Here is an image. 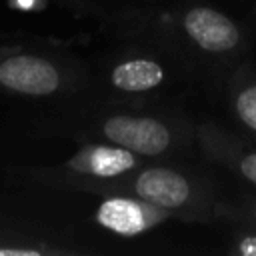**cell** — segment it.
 Segmentation results:
<instances>
[{
	"instance_id": "8992f818",
	"label": "cell",
	"mask_w": 256,
	"mask_h": 256,
	"mask_svg": "<svg viewBox=\"0 0 256 256\" xmlns=\"http://www.w3.org/2000/svg\"><path fill=\"white\" fill-rule=\"evenodd\" d=\"M92 212V222L104 232L118 238L142 236L166 220L172 214L160 206H154L138 196L130 194H104Z\"/></svg>"
},
{
	"instance_id": "30bf717a",
	"label": "cell",
	"mask_w": 256,
	"mask_h": 256,
	"mask_svg": "<svg viewBox=\"0 0 256 256\" xmlns=\"http://www.w3.org/2000/svg\"><path fill=\"white\" fill-rule=\"evenodd\" d=\"M238 170L240 174L250 180L252 184H256V152H246L242 156H238Z\"/></svg>"
},
{
	"instance_id": "6da1fadb",
	"label": "cell",
	"mask_w": 256,
	"mask_h": 256,
	"mask_svg": "<svg viewBox=\"0 0 256 256\" xmlns=\"http://www.w3.org/2000/svg\"><path fill=\"white\" fill-rule=\"evenodd\" d=\"M46 132L70 136L74 142H106L146 160H160L180 150L188 128L178 118L132 104L80 102L46 124Z\"/></svg>"
},
{
	"instance_id": "7a4b0ae2",
	"label": "cell",
	"mask_w": 256,
	"mask_h": 256,
	"mask_svg": "<svg viewBox=\"0 0 256 256\" xmlns=\"http://www.w3.org/2000/svg\"><path fill=\"white\" fill-rule=\"evenodd\" d=\"M94 68L62 46L0 44V98L72 106L88 102Z\"/></svg>"
},
{
	"instance_id": "ba28073f",
	"label": "cell",
	"mask_w": 256,
	"mask_h": 256,
	"mask_svg": "<svg viewBox=\"0 0 256 256\" xmlns=\"http://www.w3.org/2000/svg\"><path fill=\"white\" fill-rule=\"evenodd\" d=\"M234 110L244 126L256 130V84H250L236 94Z\"/></svg>"
},
{
	"instance_id": "277c9868",
	"label": "cell",
	"mask_w": 256,
	"mask_h": 256,
	"mask_svg": "<svg viewBox=\"0 0 256 256\" xmlns=\"http://www.w3.org/2000/svg\"><path fill=\"white\" fill-rule=\"evenodd\" d=\"M84 194H130L138 196L154 206H160L172 214V218L204 220L212 214V194L206 184L194 174L158 162L146 160L132 172L88 184Z\"/></svg>"
},
{
	"instance_id": "52a82bcc",
	"label": "cell",
	"mask_w": 256,
	"mask_h": 256,
	"mask_svg": "<svg viewBox=\"0 0 256 256\" xmlns=\"http://www.w3.org/2000/svg\"><path fill=\"white\" fill-rule=\"evenodd\" d=\"M74 252L76 248H68L50 232L0 220V256H52Z\"/></svg>"
},
{
	"instance_id": "3957f363",
	"label": "cell",
	"mask_w": 256,
	"mask_h": 256,
	"mask_svg": "<svg viewBox=\"0 0 256 256\" xmlns=\"http://www.w3.org/2000/svg\"><path fill=\"white\" fill-rule=\"evenodd\" d=\"M166 46L144 40H122L94 68V88L88 102L150 106L172 82Z\"/></svg>"
},
{
	"instance_id": "8fae6325",
	"label": "cell",
	"mask_w": 256,
	"mask_h": 256,
	"mask_svg": "<svg viewBox=\"0 0 256 256\" xmlns=\"http://www.w3.org/2000/svg\"><path fill=\"white\" fill-rule=\"evenodd\" d=\"M236 252L242 256H256V236H242L238 240Z\"/></svg>"
},
{
	"instance_id": "7c38bea8",
	"label": "cell",
	"mask_w": 256,
	"mask_h": 256,
	"mask_svg": "<svg viewBox=\"0 0 256 256\" xmlns=\"http://www.w3.org/2000/svg\"><path fill=\"white\" fill-rule=\"evenodd\" d=\"M254 216H256V208H254Z\"/></svg>"
},
{
	"instance_id": "5b68a950",
	"label": "cell",
	"mask_w": 256,
	"mask_h": 256,
	"mask_svg": "<svg viewBox=\"0 0 256 256\" xmlns=\"http://www.w3.org/2000/svg\"><path fill=\"white\" fill-rule=\"evenodd\" d=\"M146 158L106 142H78V148L64 160L44 166H18L12 170L14 176L26 182H34L54 190L82 192L88 184L100 180L120 178Z\"/></svg>"
},
{
	"instance_id": "9c48e42d",
	"label": "cell",
	"mask_w": 256,
	"mask_h": 256,
	"mask_svg": "<svg viewBox=\"0 0 256 256\" xmlns=\"http://www.w3.org/2000/svg\"><path fill=\"white\" fill-rule=\"evenodd\" d=\"M64 2L66 0H6V6L20 14H40L50 6L64 8Z\"/></svg>"
}]
</instances>
